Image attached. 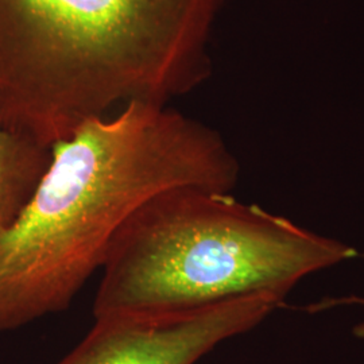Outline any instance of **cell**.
<instances>
[{
  "label": "cell",
  "mask_w": 364,
  "mask_h": 364,
  "mask_svg": "<svg viewBox=\"0 0 364 364\" xmlns=\"http://www.w3.org/2000/svg\"><path fill=\"white\" fill-rule=\"evenodd\" d=\"M239 176L220 132L169 105L131 100L82 123L53 146L26 208L0 235V333L68 309L153 196L181 186L231 193Z\"/></svg>",
  "instance_id": "obj_1"
},
{
  "label": "cell",
  "mask_w": 364,
  "mask_h": 364,
  "mask_svg": "<svg viewBox=\"0 0 364 364\" xmlns=\"http://www.w3.org/2000/svg\"><path fill=\"white\" fill-rule=\"evenodd\" d=\"M52 161V147L0 123V235L26 208Z\"/></svg>",
  "instance_id": "obj_5"
},
{
  "label": "cell",
  "mask_w": 364,
  "mask_h": 364,
  "mask_svg": "<svg viewBox=\"0 0 364 364\" xmlns=\"http://www.w3.org/2000/svg\"><path fill=\"white\" fill-rule=\"evenodd\" d=\"M358 255L231 193L171 188L144 203L112 240L93 318L185 312L255 293L287 297L305 277Z\"/></svg>",
  "instance_id": "obj_3"
},
{
  "label": "cell",
  "mask_w": 364,
  "mask_h": 364,
  "mask_svg": "<svg viewBox=\"0 0 364 364\" xmlns=\"http://www.w3.org/2000/svg\"><path fill=\"white\" fill-rule=\"evenodd\" d=\"M285 299L255 293L185 312L95 317L58 364H196L223 341L259 326Z\"/></svg>",
  "instance_id": "obj_4"
},
{
  "label": "cell",
  "mask_w": 364,
  "mask_h": 364,
  "mask_svg": "<svg viewBox=\"0 0 364 364\" xmlns=\"http://www.w3.org/2000/svg\"><path fill=\"white\" fill-rule=\"evenodd\" d=\"M225 3L0 0V123L53 147L119 103L195 91Z\"/></svg>",
  "instance_id": "obj_2"
},
{
  "label": "cell",
  "mask_w": 364,
  "mask_h": 364,
  "mask_svg": "<svg viewBox=\"0 0 364 364\" xmlns=\"http://www.w3.org/2000/svg\"><path fill=\"white\" fill-rule=\"evenodd\" d=\"M343 305H362L364 306V297L359 296H348V297H338V299H326L316 304L308 305L305 309L308 312L316 313L332 309L335 306H343Z\"/></svg>",
  "instance_id": "obj_6"
},
{
  "label": "cell",
  "mask_w": 364,
  "mask_h": 364,
  "mask_svg": "<svg viewBox=\"0 0 364 364\" xmlns=\"http://www.w3.org/2000/svg\"><path fill=\"white\" fill-rule=\"evenodd\" d=\"M352 332H353V335L356 338H364V323H360V324L353 326Z\"/></svg>",
  "instance_id": "obj_7"
}]
</instances>
